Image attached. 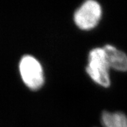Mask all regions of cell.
<instances>
[{
	"instance_id": "obj_4",
	"label": "cell",
	"mask_w": 127,
	"mask_h": 127,
	"mask_svg": "<svg viewBox=\"0 0 127 127\" xmlns=\"http://www.w3.org/2000/svg\"><path fill=\"white\" fill-rule=\"evenodd\" d=\"M103 49L110 68L118 71H127V56L125 53L110 45H106Z\"/></svg>"
},
{
	"instance_id": "obj_3",
	"label": "cell",
	"mask_w": 127,
	"mask_h": 127,
	"mask_svg": "<svg viewBox=\"0 0 127 127\" xmlns=\"http://www.w3.org/2000/svg\"><path fill=\"white\" fill-rule=\"evenodd\" d=\"M101 17V8L97 1L85 2L74 14V21L77 27L89 30L97 25Z\"/></svg>"
},
{
	"instance_id": "obj_5",
	"label": "cell",
	"mask_w": 127,
	"mask_h": 127,
	"mask_svg": "<svg viewBox=\"0 0 127 127\" xmlns=\"http://www.w3.org/2000/svg\"><path fill=\"white\" fill-rule=\"evenodd\" d=\"M101 122L105 127H127V117L123 113H103Z\"/></svg>"
},
{
	"instance_id": "obj_2",
	"label": "cell",
	"mask_w": 127,
	"mask_h": 127,
	"mask_svg": "<svg viewBox=\"0 0 127 127\" xmlns=\"http://www.w3.org/2000/svg\"><path fill=\"white\" fill-rule=\"evenodd\" d=\"M19 71L25 84L31 90L40 88L44 82L43 71L40 63L34 57L26 55L19 63Z\"/></svg>"
},
{
	"instance_id": "obj_1",
	"label": "cell",
	"mask_w": 127,
	"mask_h": 127,
	"mask_svg": "<svg viewBox=\"0 0 127 127\" xmlns=\"http://www.w3.org/2000/svg\"><path fill=\"white\" fill-rule=\"evenodd\" d=\"M109 68L104 49L95 48L90 52L87 71L96 83L102 86H109Z\"/></svg>"
}]
</instances>
